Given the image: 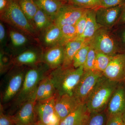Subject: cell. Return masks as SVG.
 Instances as JSON below:
<instances>
[{
  "instance_id": "cell-1",
  "label": "cell",
  "mask_w": 125,
  "mask_h": 125,
  "mask_svg": "<svg viewBox=\"0 0 125 125\" xmlns=\"http://www.w3.org/2000/svg\"><path fill=\"white\" fill-rule=\"evenodd\" d=\"M51 70L43 62L27 66L24 80L20 91L10 103L12 112H16L25 103L33 99L40 81Z\"/></svg>"
},
{
  "instance_id": "cell-2",
  "label": "cell",
  "mask_w": 125,
  "mask_h": 125,
  "mask_svg": "<svg viewBox=\"0 0 125 125\" xmlns=\"http://www.w3.org/2000/svg\"><path fill=\"white\" fill-rule=\"evenodd\" d=\"M85 72L83 66L77 68L73 66L61 67L51 70L49 75L55 86L57 95H73L74 91Z\"/></svg>"
},
{
  "instance_id": "cell-3",
  "label": "cell",
  "mask_w": 125,
  "mask_h": 125,
  "mask_svg": "<svg viewBox=\"0 0 125 125\" xmlns=\"http://www.w3.org/2000/svg\"><path fill=\"white\" fill-rule=\"evenodd\" d=\"M0 21L28 35L38 43V36L24 13L18 0H8L7 7L0 13Z\"/></svg>"
},
{
  "instance_id": "cell-4",
  "label": "cell",
  "mask_w": 125,
  "mask_h": 125,
  "mask_svg": "<svg viewBox=\"0 0 125 125\" xmlns=\"http://www.w3.org/2000/svg\"><path fill=\"white\" fill-rule=\"evenodd\" d=\"M119 83L110 80L104 76L103 77L84 104L90 114L106 109L109 100Z\"/></svg>"
},
{
  "instance_id": "cell-5",
  "label": "cell",
  "mask_w": 125,
  "mask_h": 125,
  "mask_svg": "<svg viewBox=\"0 0 125 125\" xmlns=\"http://www.w3.org/2000/svg\"><path fill=\"white\" fill-rule=\"evenodd\" d=\"M27 66L13 65L3 78L0 93L2 105L10 104L20 91L23 85Z\"/></svg>"
},
{
  "instance_id": "cell-6",
  "label": "cell",
  "mask_w": 125,
  "mask_h": 125,
  "mask_svg": "<svg viewBox=\"0 0 125 125\" xmlns=\"http://www.w3.org/2000/svg\"><path fill=\"white\" fill-rule=\"evenodd\" d=\"M6 25L7 39L4 49L14 56L29 47L36 44L37 42L28 35L14 28Z\"/></svg>"
},
{
  "instance_id": "cell-7",
  "label": "cell",
  "mask_w": 125,
  "mask_h": 125,
  "mask_svg": "<svg viewBox=\"0 0 125 125\" xmlns=\"http://www.w3.org/2000/svg\"><path fill=\"white\" fill-rule=\"evenodd\" d=\"M104 76L103 73L100 72L85 71L73 95L81 104H85L87 99Z\"/></svg>"
},
{
  "instance_id": "cell-8",
  "label": "cell",
  "mask_w": 125,
  "mask_h": 125,
  "mask_svg": "<svg viewBox=\"0 0 125 125\" xmlns=\"http://www.w3.org/2000/svg\"><path fill=\"white\" fill-rule=\"evenodd\" d=\"M97 52L110 56L117 54L118 47L115 40L106 28L101 27L89 41Z\"/></svg>"
},
{
  "instance_id": "cell-9",
  "label": "cell",
  "mask_w": 125,
  "mask_h": 125,
  "mask_svg": "<svg viewBox=\"0 0 125 125\" xmlns=\"http://www.w3.org/2000/svg\"><path fill=\"white\" fill-rule=\"evenodd\" d=\"M88 10L65 4L56 16L54 23L60 27L65 25H75Z\"/></svg>"
},
{
  "instance_id": "cell-10",
  "label": "cell",
  "mask_w": 125,
  "mask_h": 125,
  "mask_svg": "<svg viewBox=\"0 0 125 125\" xmlns=\"http://www.w3.org/2000/svg\"><path fill=\"white\" fill-rule=\"evenodd\" d=\"M43 51L38 44L27 48L13 56L14 65L30 66L42 62Z\"/></svg>"
},
{
  "instance_id": "cell-11",
  "label": "cell",
  "mask_w": 125,
  "mask_h": 125,
  "mask_svg": "<svg viewBox=\"0 0 125 125\" xmlns=\"http://www.w3.org/2000/svg\"><path fill=\"white\" fill-rule=\"evenodd\" d=\"M57 96L36 102L35 109L39 121L44 123H60V120L56 115L55 106Z\"/></svg>"
},
{
  "instance_id": "cell-12",
  "label": "cell",
  "mask_w": 125,
  "mask_h": 125,
  "mask_svg": "<svg viewBox=\"0 0 125 125\" xmlns=\"http://www.w3.org/2000/svg\"><path fill=\"white\" fill-rule=\"evenodd\" d=\"M103 74L113 81L119 83L125 81V53L112 56Z\"/></svg>"
},
{
  "instance_id": "cell-13",
  "label": "cell",
  "mask_w": 125,
  "mask_h": 125,
  "mask_svg": "<svg viewBox=\"0 0 125 125\" xmlns=\"http://www.w3.org/2000/svg\"><path fill=\"white\" fill-rule=\"evenodd\" d=\"M62 40L61 27L53 23L39 34L38 42L43 51L56 45H61Z\"/></svg>"
},
{
  "instance_id": "cell-14",
  "label": "cell",
  "mask_w": 125,
  "mask_h": 125,
  "mask_svg": "<svg viewBox=\"0 0 125 125\" xmlns=\"http://www.w3.org/2000/svg\"><path fill=\"white\" fill-rule=\"evenodd\" d=\"M81 104L79 100L74 96L65 94L57 95L55 103V112L60 120L66 117Z\"/></svg>"
},
{
  "instance_id": "cell-15",
  "label": "cell",
  "mask_w": 125,
  "mask_h": 125,
  "mask_svg": "<svg viewBox=\"0 0 125 125\" xmlns=\"http://www.w3.org/2000/svg\"><path fill=\"white\" fill-rule=\"evenodd\" d=\"M36 102L33 99L25 103L12 115L16 125H34L36 123L35 107Z\"/></svg>"
},
{
  "instance_id": "cell-16",
  "label": "cell",
  "mask_w": 125,
  "mask_h": 125,
  "mask_svg": "<svg viewBox=\"0 0 125 125\" xmlns=\"http://www.w3.org/2000/svg\"><path fill=\"white\" fill-rule=\"evenodd\" d=\"M121 5L114 7L96 8V19L98 23L105 28L113 26L120 16Z\"/></svg>"
},
{
  "instance_id": "cell-17",
  "label": "cell",
  "mask_w": 125,
  "mask_h": 125,
  "mask_svg": "<svg viewBox=\"0 0 125 125\" xmlns=\"http://www.w3.org/2000/svg\"><path fill=\"white\" fill-rule=\"evenodd\" d=\"M65 46L59 44L43 51L42 62L51 70L62 66L64 57Z\"/></svg>"
},
{
  "instance_id": "cell-18",
  "label": "cell",
  "mask_w": 125,
  "mask_h": 125,
  "mask_svg": "<svg viewBox=\"0 0 125 125\" xmlns=\"http://www.w3.org/2000/svg\"><path fill=\"white\" fill-rule=\"evenodd\" d=\"M108 115L123 114L125 112V87L120 84L113 94L107 107Z\"/></svg>"
},
{
  "instance_id": "cell-19",
  "label": "cell",
  "mask_w": 125,
  "mask_h": 125,
  "mask_svg": "<svg viewBox=\"0 0 125 125\" xmlns=\"http://www.w3.org/2000/svg\"><path fill=\"white\" fill-rule=\"evenodd\" d=\"M90 113L85 104H81L66 117L60 121V125H87Z\"/></svg>"
},
{
  "instance_id": "cell-20",
  "label": "cell",
  "mask_w": 125,
  "mask_h": 125,
  "mask_svg": "<svg viewBox=\"0 0 125 125\" xmlns=\"http://www.w3.org/2000/svg\"><path fill=\"white\" fill-rule=\"evenodd\" d=\"M49 73L43 78L39 84L33 98L36 102L57 95Z\"/></svg>"
},
{
  "instance_id": "cell-21",
  "label": "cell",
  "mask_w": 125,
  "mask_h": 125,
  "mask_svg": "<svg viewBox=\"0 0 125 125\" xmlns=\"http://www.w3.org/2000/svg\"><path fill=\"white\" fill-rule=\"evenodd\" d=\"M89 42V41L76 39L67 42L65 46L64 57L61 67L66 68L72 66L73 59L76 52Z\"/></svg>"
},
{
  "instance_id": "cell-22",
  "label": "cell",
  "mask_w": 125,
  "mask_h": 125,
  "mask_svg": "<svg viewBox=\"0 0 125 125\" xmlns=\"http://www.w3.org/2000/svg\"><path fill=\"white\" fill-rule=\"evenodd\" d=\"M87 14V21L85 30L83 34L76 39L89 41L98 30L102 27L96 20V9H89Z\"/></svg>"
},
{
  "instance_id": "cell-23",
  "label": "cell",
  "mask_w": 125,
  "mask_h": 125,
  "mask_svg": "<svg viewBox=\"0 0 125 125\" xmlns=\"http://www.w3.org/2000/svg\"><path fill=\"white\" fill-rule=\"evenodd\" d=\"M39 9L54 20L56 16L65 3L62 0H34Z\"/></svg>"
},
{
  "instance_id": "cell-24",
  "label": "cell",
  "mask_w": 125,
  "mask_h": 125,
  "mask_svg": "<svg viewBox=\"0 0 125 125\" xmlns=\"http://www.w3.org/2000/svg\"><path fill=\"white\" fill-rule=\"evenodd\" d=\"M54 23V21L47 14L38 8L33 20L32 25L38 36L43 31Z\"/></svg>"
},
{
  "instance_id": "cell-25",
  "label": "cell",
  "mask_w": 125,
  "mask_h": 125,
  "mask_svg": "<svg viewBox=\"0 0 125 125\" xmlns=\"http://www.w3.org/2000/svg\"><path fill=\"white\" fill-rule=\"evenodd\" d=\"M18 1L24 13L32 25L33 18L38 7L34 0H18Z\"/></svg>"
},
{
  "instance_id": "cell-26",
  "label": "cell",
  "mask_w": 125,
  "mask_h": 125,
  "mask_svg": "<svg viewBox=\"0 0 125 125\" xmlns=\"http://www.w3.org/2000/svg\"><path fill=\"white\" fill-rule=\"evenodd\" d=\"M13 56L4 49H0V73L5 74L13 66Z\"/></svg>"
},
{
  "instance_id": "cell-27",
  "label": "cell",
  "mask_w": 125,
  "mask_h": 125,
  "mask_svg": "<svg viewBox=\"0 0 125 125\" xmlns=\"http://www.w3.org/2000/svg\"><path fill=\"white\" fill-rule=\"evenodd\" d=\"M89 42L81 47L74 56L72 65L75 68L83 66L87 59V55L90 48Z\"/></svg>"
},
{
  "instance_id": "cell-28",
  "label": "cell",
  "mask_w": 125,
  "mask_h": 125,
  "mask_svg": "<svg viewBox=\"0 0 125 125\" xmlns=\"http://www.w3.org/2000/svg\"><path fill=\"white\" fill-rule=\"evenodd\" d=\"M61 28L62 33L61 45L65 46L69 42L77 38V32L74 25H65Z\"/></svg>"
},
{
  "instance_id": "cell-29",
  "label": "cell",
  "mask_w": 125,
  "mask_h": 125,
  "mask_svg": "<svg viewBox=\"0 0 125 125\" xmlns=\"http://www.w3.org/2000/svg\"><path fill=\"white\" fill-rule=\"evenodd\" d=\"M112 56L100 52H97L96 60L93 70L103 73L109 65Z\"/></svg>"
},
{
  "instance_id": "cell-30",
  "label": "cell",
  "mask_w": 125,
  "mask_h": 125,
  "mask_svg": "<svg viewBox=\"0 0 125 125\" xmlns=\"http://www.w3.org/2000/svg\"><path fill=\"white\" fill-rule=\"evenodd\" d=\"M67 4L85 9H94L100 7L101 0H66Z\"/></svg>"
},
{
  "instance_id": "cell-31",
  "label": "cell",
  "mask_w": 125,
  "mask_h": 125,
  "mask_svg": "<svg viewBox=\"0 0 125 125\" xmlns=\"http://www.w3.org/2000/svg\"><path fill=\"white\" fill-rule=\"evenodd\" d=\"M105 110L91 113L87 125H106L107 119Z\"/></svg>"
},
{
  "instance_id": "cell-32",
  "label": "cell",
  "mask_w": 125,
  "mask_h": 125,
  "mask_svg": "<svg viewBox=\"0 0 125 125\" xmlns=\"http://www.w3.org/2000/svg\"><path fill=\"white\" fill-rule=\"evenodd\" d=\"M90 46L87 59L83 65L85 71L93 70L96 60L97 52L93 47L90 45Z\"/></svg>"
},
{
  "instance_id": "cell-33",
  "label": "cell",
  "mask_w": 125,
  "mask_h": 125,
  "mask_svg": "<svg viewBox=\"0 0 125 125\" xmlns=\"http://www.w3.org/2000/svg\"><path fill=\"white\" fill-rule=\"evenodd\" d=\"M4 106L0 104V125H16L12 115L4 113Z\"/></svg>"
},
{
  "instance_id": "cell-34",
  "label": "cell",
  "mask_w": 125,
  "mask_h": 125,
  "mask_svg": "<svg viewBox=\"0 0 125 125\" xmlns=\"http://www.w3.org/2000/svg\"><path fill=\"white\" fill-rule=\"evenodd\" d=\"M88 10L77 21L74 25L76 28V32H77V38L83 34L85 30L87 21V13Z\"/></svg>"
},
{
  "instance_id": "cell-35",
  "label": "cell",
  "mask_w": 125,
  "mask_h": 125,
  "mask_svg": "<svg viewBox=\"0 0 125 125\" xmlns=\"http://www.w3.org/2000/svg\"><path fill=\"white\" fill-rule=\"evenodd\" d=\"M7 39V27L4 23L0 22V49H5L6 47Z\"/></svg>"
},
{
  "instance_id": "cell-36",
  "label": "cell",
  "mask_w": 125,
  "mask_h": 125,
  "mask_svg": "<svg viewBox=\"0 0 125 125\" xmlns=\"http://www.w3.org/2000/svg\"><path fill=\"white\" fill-rule=\"evenodd\" d=\"M106 125H124L123 114L109 116Z\"/></svg>"
},
{
  "instance_id": "cell-37",
  "label": "cell",
  "mask_w": 125,
  "mask_h": 125,
  "mask_svg": "<svg viewBox=\"0 0 125 125\" xmlns=\"http://www.w3.org/2000/svg\"><path fill=\"white\" fill-rule=\"evenodd\" d=\"M125 0H101L99 7H111L120 5Z\"/></svg>"
},
{
  "instance_id": "cell-38",
  "label": "cell",
  "mask_w": 125,
  "mask_h": 125,
  "mask_svg": "<svg viewBox=\"0 0 125 125\" xmlns=\"http://www.w3.org/2000/svg\"><path fill=\"white\" fill-rule=\"evenodd\" d=\"M122 10L120 16V21L121 23H125V3L123 2L122 4Z\"/></svg>"
},
{
  "instance_id": "cell-39",
  "label": "cell",
  "mask_w": 125,
  "mask_h": 125,
  "mask_svg": "<svg viewBox=\"0 0 125 125\" xmlns=\"http://www.w3.org/2000/svg\"><path fill=\"white\" fill-rule=\"evenodd\" d=\"M8 4V0H0V13L6 9Z\"/></svg>"
},
{
  "instance_id": "cell-40",
  "label": "cell",
  "mask_w": 125,
  "mask_h": 125,
  "mask_svg": "<svg viewBox=\"0 0 125 125\" xmlns=\"http://www.w3.org/2000/svg\"><path fill=\"white\" fill-rule=\"evenodd\" d=\"M60 123H49V124H44V123H42L38 121L36 122L35 124H34V125H60Z\"/></svg>"
},
{
  "instance_id": "cell-41",
  "label": "cell",
  "mask_w": 125,
  "mask_h": 125,
  "mask_svg": "<svg viewBox=\"0 0 125 125\" xmlns=\"http://www.w3.org/2000/svg\"><path fill=\"white\" fill-rule=\"evenodd\" d=\"M123 118L124 125H125V112L123 114Z\"/></svg>"
},
{
  "instance_id": "cell-42",
  "label": "cell",
  "mask_w": 125,
  "mask_h": 125,
  "mask_svg": "<svg viewBox=\"0 0 125 125\" xmlns=\"http://www.w3.org/2000/svg\"><path fill=\"white\" fill-rule=\"evenodd\" d=\"M123 40H124V42H125V31L123 33Z\"/></svg>"
},
{
  "instance_id": "cell-43",
  "label": "cell",
  "mask_w": 125,
  "mask_h": 125,
  "mask_svg": "<svg viewBox=\"0 0 125 125\" xmlns=\"http://www.w3.org/2000/svg\"></svg>"
}]
</instances>
